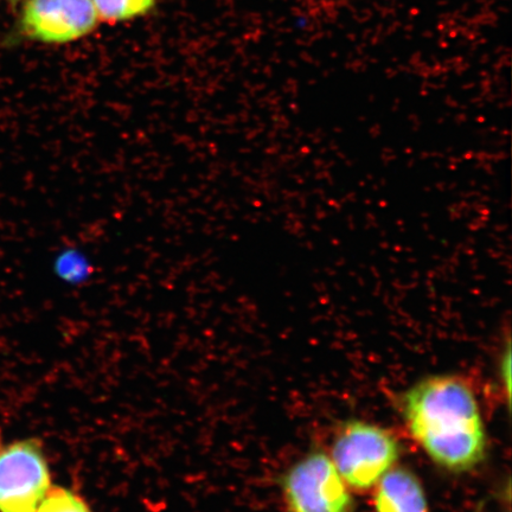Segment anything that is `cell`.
Segmentation results:
<instances>
[{
	"instance_id": "obj_1",
	"label": "cell",
	"mask_w": 512,
	"mask_h": 512,
	"mask_svg": "<svg viewBox=\"0 0 512 512\" xmlns=\"http://www.w3.org/2000/svg\"><path fill=\"white\" fill-rule=\"evenodd\" d=\"M408 430L422 450L447 470L482 462L486 434L478 402L463 381L434 376L416 384L403 401Z\"/></svg>"
},
{
	"instance_id": "obj_3",
	"label": "cell",
	"mask_w": 512,
	"mask_h": 512,
	"mask_svg": "<svg viewBox=\"0 0 512 512\" xmlns=\"http://www.w3.org/2000/svg\"><path fill=\"white\" fill-rule=\"evenodd\" d=\"M50 489L47 459L37 441L0 448V512H36Z\"/></svg>"
},
{
	"instance_id": "obj_2",
	"label": "cell",
	"mask_w": 512,
	"mask_h": 512,
	"mask_svg": "<svg viewBox=\"0 0 512 512\" xmlns=\"http://www.w3.org/2000/svg\"><path fill=\"white\" fill-rule=\"evenodd\" d=\"M400 446L384 428L363 421H351L339 431L332 446V463L345 484L367 490L392 469Z\"/></svg>"
},
{
	"instance_id": "obj_5",
	"label": "cell",
	"mask_w": 512,
	"mask_h": 512,
	"mask_svg": "<svg viewBox=\"0 0 512 512\" xmlns=\"http://www.w3.org/2000/svg\"><path fill=\"white\" fill-rule=\"evenodd\" d=\"M18 19V36L46 44L80 40L100 21L92 0H27Z\"/></svg>"
},
{
	"instance_id": "obj_10",
	"label": "cell",
	"mask_w": 512,
	"mask_h": 512,
	"mask_svg": "<svg viewBox=\"0 0 512 512\" xmlns=\"http://www.w3.org/2000/svg\"><path fill=\"white\" fill-rule=\"evenodd\" d=\"M503 358H502V380H504V387L507 390L508 400H510L511 394V350L510 344H508L507 350H505Z\"/></svg>"
},
{
	"instance_id": "obj_6",
	"label": "cell",
	"mask_w": 512,
	"mask_h": 512,
	"mask_svg": "<svg viewBox=\"0 0 512 512\" xmlns=\"http://www.w3.org/2000/svg\"><path fill=\"white\" fill-rule=\"evenodd\" d=\"M376 485V512H430L424 488L411 471L389 470Z\"/></svg>"
},
{
	"instance_id": "obj_9",
	"label": "cell",
	"mask_w": 512,
	"mask_h": 512,
	"mask_svg": "<svg viewBox=\"0 0 512 512\" xmlns=\"http://www.w3.org/2000/svg\"><path fill=\"white\" fill-rule=\"evenodd\" d=\"M36 512H92V510L72 491L51 488Z\"/></svg>"
},
{
	"instance_id": "obj_8",
	"label": "cell",
	"mask_w": 512,
	"mask_h": 512,
	"mask_svg": "<svg viewBox=\"0 0 512 512\" xmlns=\"http://www.w3.org/2000/svg\"><path fill=\"white\" fill-rule=\"evenodd\" d=\"M54 270L64 283L79 285L86 283L91 277L93 266L85 252L76 247H67L56 255Z\"/></svg>"
},
{
	"instance_id": "obj_4",
	"label": "cell",
	"mask_w": 512,
	"mask_h": 512,
	"mask_svg": "<svg viewBox=\"0 0 512 512\" xmlns=\"http://www.w3.org/2000/svg\"><path fill=\"white\" fill-rule=\"evenodd\" d=\"M290 512H351L354 501L331 458L311 453L294 465L284 479Z\"/></svg>"
},
{
	"instance_id": "obj_7",
	"label": "cell",
	"mask_w": 512,
	"mask_h": 512,
	"mask_svg": "<svg viewBox=\"0 0 512 512\" xmlns=\"http://www.w3.org/2000/svg\"><path fill=\"white\" fill-rule=\"evenodd\" d=\"M92 3L101 21L118 23L149 14L156 0H92Z\"/></svg>"
}]
</instances>
